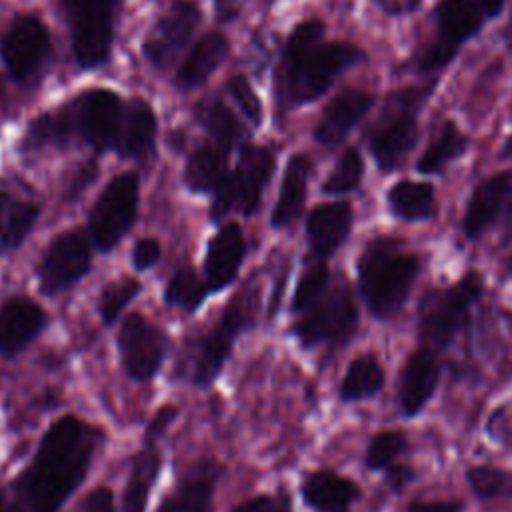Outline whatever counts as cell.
<instances>
[{"label": "cell", "instance_id": "30bf717a", "mask_svg": "<svg viewBox=\"0 0 512 512\" xmlns=\"http://www.w3.org/2000/svg\"><path fill=\"white\" fill-rule=\"evenodd\" d=\"M118 350L126 374L144 382L154 378V374L160 370L168 350V336L144 316L130 314L122 322Z\"/></svg>", "mask_w": 512, "mask_h": 512}, {"label": "cell", "instance_id": "5bb4252c", "mask_svg": "<svg viewBox=\"0 0 512 512\" xmlns=\"http://www.w3.org/2000/svg\"><path fill=\"white\" fill-rule=\"evenodd\" d=\"M200 22V10L194 2L176 0L168 12L152 26L144 40V56L156 68H166L184 48Z\"/></svg>", "mask_w": 512, "mask_h": 512}, {"label": "cell", "instance_id": "d6a6232c", "mask_svg": "<svg viewBox=\"0 0 512 512\" xmlns=\"http://www.w3.org/2000/svg\"><path fill=\"white\" fill-rule=\"evenodd\" d=\"M466 136L456 128V124L448 122L442 126L438 138L434 142H430V146L426 148V152L420 156L416 170L420 174H438L442 172V168L456 160L460 154H464L466 150Z\"/></svg>", "mask_w": 512, "mask_h": 512}, {"label": "cell", "instance_id": "7bdbcfd3", "mask_svg": "<svg viewBox=\"0 0 512 512\" xmlns=\"http://www.w3.org/2000/svg\"><path fill=\"white\" fill-rule=\"evenodd\" d=\"M456 50H458V48H454V46H450V44H446L444 40L438 38V40L422 54V58H420V68H422V70L440 68V66L448 64V60L454 56Z\"/></svg>", "mask_w": 512, "mask_h": 512}, {"label": "cell", "instance_id": "e0dca14e", "mask_svg": "<svg viewBox=\"0 0 512 512\" xmlns=\"http://www.w3.org/2000/svg\"><path fill=\"white\" fill-rule=\"evenodd\" d=\"M46 326L44 310L30 298L14 296L0 308V356H14Z\"/></svg>", "mask_w": 512, "mask_h": 512}, {"label": "cell", "instance_id": "9a60e30c", "mask_svg": "<svg viewBox=\"0 0 512 512\" xmlns=\"http://www.w3.org/2000/svg\"><path fill=\"white\" fill-rule=\"evenodd\" d=\"M414 98L402 96L396 116H392L370 138V150L380 170H394L418 140V124L414 120Z\"/></svg>", "mask_w": 512, "mask_h": 512}, {"label": "cell", "instance_id": "836d02e7", "mask_svg": "<svg viewBox=\"0 0 512 512\" xmlns=\"http://www.w3.org/2000/svg\"><path fill=\"white\" fill-rule=\"evenodd\" d=\"M208 292H210V288H208L206 280H202L196 274V270L182 266L168 280L166 290H164V300H166V304H170L174 308H180L184 312H194L202 306Z\"/></svg>", "mask_w": 512, "mask_h": 512}, {"label": "cell", "instance_id": "f1b7e54d", "mask_svg": "<svg viewBox=\"0 0 512 512\" xmlns=\"http://www.w3.org/2000/svg\"><path fill=\"white\" fill-rule=\"evenodd\" d=\"M162 466L160 454L148 446L146 450L138 452L130 470V478L124 490V512H144L150 496V488L158 478Z\"/></svg>", "mask_w": 512, "mask_h": 512}, {"label": "cell", "instance_id": "8992f818", "mask_svg": "<svg viewBox=\"0 0 512 512\" xmlns=\"http://www.w3.org/2000/svg\"><path fill=\"white\" fill-rule=\"evenodd\" d=\"M358 324V310L350 288L340 282L328 286L326 292L302 312V318L292 326L294 336L302 346L310 348L324 342H346Z\"/></svg>", "mask_w": 512, "mask_h": 512}, {"label": "cell", "instance_id": "681fc988", "mask_svg": "<svg viewBox=\"0 0 512 512\" xmlns=\"http://www.w3.org/2000/svg\"><path fill=\"white\" fill-rule=\"evenodd\" d=\"M388 14H408L418 8L420 0H374Z\"/></svg>", "mask_w": 512, "mask_h": 512}, {"label": "cell", "instance_id": "e575fe53", "mask_svg": "<svg viewBox=\"0 0 512 512\" xmlns=\"http://www.w3.org/2000/svg\"><path fill=\"white\" fill-rule=\"evenodd\" d=\"M198 120L204 124L208 134L212 136L214 144L222 150H228L234 146L242 136V126L236 120V116L218 100L202 102L196 108Z\"/></svg>", "mask_w": 512, "mask_h": 512}, {"label": "cell", "instance_id": "db71d44e", "mask_svg": "<svg viewBox=\"0 0 512 512\" xmlns=\"http://www.w3.org/2000/svg\"><path fill=\"white\" fill-rule=\"evenodd\" d=\"M508 268H510V272H512V258H510V264H508Z\"/></svg>", "mask_w": 512, "mask_h": 512}, {"label": "cell", "instance_id": "1f68e13d", "mask_svg": "<svg viewBox=\"0 0 512 512\" xmlns=\"http://www.w3.org/2000/svg\"><path fill=\"white\" fill-rule=\"evenodd\" d=\"M384 384V370L370 354L354 358L340 384V398L344 402H358L378 394Z\"/></svg>", "mask_w": 512, "mask_h": 512}, {"label": "cell", "instance_id": "4316f807", "mask_svg": "<svg viewBox=\"0 0 512 512\" xmlns=\"http://www.w3.org/2000/svg\"><path fill=\"white\" fill-rule=\"evenodd\" d=\"M38 218L34 204L0 192V254L16 250Z\"/></svg>", "mask_w": 512, "mask_h": 512}, {"label": "cell", "instance_id": "ba28073f", "mask_svg": "<svg viewBox=\"0 0 512 512\" xmlns=\"http://www.w3.org/2000/svg\"><path fill=\"white\" fill-rule=\"evenodd\" d=\"M118 0H64L72 26V48L82 68H96L110 56Z\"/></svg>", "mask_w": 512, "mask_h": 512}, {"label": "cell", "instance_id": "603a6c76", "mask_svg": "<svg viewBox=\"0 0 512 512\" xmlns=\"http://www.w3.org/2000/svg\"><path fill=\"white\" fill-rule=\"evenodd\" d=\"M358 496L360 488L356 482L330 470H318L302 482L304 502L320 512H342Z\"/></svg>", "mask_w": 512, "mask_h": 512}, {"label": "cell", "instance_id": "bcb514c9", "mask_svg": "<svg viewBox=\"0 0 512 512\" xmlns=\"http://www.w3.org/2000/svg\"><path fill=\"white\" fill-rule=\"evenodd\" d=\"M406 512H464V504L458 500H436V502H412Z\"/></svg>", "mask_w": 512, "mask_h": 512}, {"label": "cell", "instance_id": "277c9868", "mask_svg": "<svg viewBox=\"0 0 512 512\" xmlns=\"http://www.w3.org/2000/svg\"><path fill=\"white\" fill-rule=\"evenodd\" d=\"M482 292V278L474 272L454 286L430 294L420 308L418 338L430 350L448 348L468 322L470 310Z\"/></svg>", "mask_w": 512, "mask_h": 512}, {"label": "cell", "instance_id": "ee69618b", "mask_svg": "<svg viewBox=\"0 0 512 512\" xmlns=\"http://www.w3.org/2000/svg\"><path fill=\"white\" fill-rule=\"evenodd\" d=\"M78 512H114V496L110 488L98 486L94 488L80 504Z\"/></svg>", "mask_w": 512, "mask_h": 512}, {"label": "cell", "instance_id": "d6986e66", "mask_svg": "<svg viewBox=\"0 0 512 512\" xmlns=\"http://www.w3.org/2000/svg\"><path fill=\"white\" fill-rule=\"evenodd\" d=\"M352 208L348 202H326L316 206L306 220V236L316 258L332 256L348 238Z\"/></svg>", "mask_w": 512, "mask_h": 512}, {"label": "cell", "instance_id": "6da1fadb", "mask_svg": "<svg viewBox=\"0 0 512 512\" xmlns=\"http://www.w3.org/2000/svg\"><path fill=\"white\" fill-rule=\"evenodd\" d=\"M98 432L74 416L56 420L26 470L0 490V512H58L86 478Z\"/></svg>", "mask_w": 512, "mask_h": 512}, {"label": "cell", "instance_id": "60d3db41", "mask_svg": "<svg viewBox=\"0 0 512 512\" xmlns=\"http://www.w3.org/2000/svg\"><path fill=\"white\" fill-rule=\"evenodd\" d=\"M228 92L232 94L234 102L238 104V108L244 112V116L248 120H252L254 124H258L262 120V104H260L256 92L252 90V86L248 84V80L244 76L230 78Z\"/></svg>", "mask_w": 512, "mask_h": 512}, {"label": "cell", "instance_id": "9c48e42d", "mask_svg": "<svg viewBox=\"0 0 512 512\" xmlns=\"http://www.w3.org/2000/svg\"><path fill=\"white\" fill-rule=\"evenodd\" d=\"M92 246V240L80 230H66L56 236L38 266L42 294L54 296L74 286L90 270Z\"/></svg>", "mask_w": 512, "mask_h": 512}, {"label": "cell", "instance_id": "44dd1931", "mask_svg": "<svg viewBox=\"0 0 512 512\" xmlns=\"http://www.w3.org/2000/svg\"><path fill=\"white\" fill-rule=\"evenodd\" d=\"M510 186H512L510 172L494 174L476 186V190L468 200L464 220H462V230L468 238H478L496 220L510 192Z\"/></svg>", "mask_w": 512, "mask_h": 512}, {"label": "cell", "instance_id": "4dcf8cb0", "mask_svg": "<svg viewBox=\"0 0 512 512\" xmlns=\"http://www.w3.org/2000/svg\"><path fill=\"white\" fill-rule=\"evenodd\" d=\"M212 472L196 470L188 476L156 512H212Z\"/></svg>", "mask_w": 512, "mask_h": 512}, {"label": "cell", "instance_id": "8d00e7d4", "mask_svg": "<svg viewBox=\"0 0 512 512\" xmlns=\"http://www.w3.org/2000/svg\"><path fill=\"white\" fill-rule=\"evenodd\" d=\"M472 492L482 500L512 496V472L496 466H472L466 474Z\"/></svg>", "mask_w": 512, "mask_h": 512}, {"label": "cell", "instance_id": "52a82bcc", "mask_svg": "<svg viewBox=\"0 0 512 512\" xmlns=\"http://www.w3.org/2000/svg\"><path fill=\"white\" fill-rule=\"evenodd\" d=\"M274 158L266 148L246 146L240 152V160L232 174H226L224 182L214 192L212 218H222L230 210H238L250 216L258 204L260 196L272 176Z\"/></svg>", "mask_w": 512, "mask_h": 512}, {"label": "cell", "instance_id": "484cf974", "mask_svg": "<svg viewBox=\"0 0 512 512\" xmlns=\"http://www.w3.org/2000/svg\"><path fill=\"white\" fill-rule=\"evenodd\" d=\"M226 52H228L226 38L218 32H208L196 42V46L192 48L184 64L178 68L176 84L186 90L202 84L220 66Z\"/></svg>", "mask_w": 512, "mask_h": 512}, {"label": "cell", "instance_id": "f907efd6", "mask_svg": "<svg viewBox=\"0 0 512 512\" xmlns=\"http://www.w3.org/2000/svg\"><path fill=\"white\" fill-rule=\"evenodd\" d=\"M240 4H242V0H214L216 14H218L222 20L236 18V14H238V10H240Z\"/></svg>", "mask_w": 512, "mask_h": 512}, {"label": "cell", "instance_id": "7a4b0ae2", "mask_svg": "<svg viewBox=\"0 0 512 512\" xmlns=\"http://www.w3.org/2000/svg\"><path fill=\"white\" fill-rule=\"evenodd\" d=\"M324 24L306 20L298 24L284 48L280 92L288 104H306L322 96L334 78L362 60V52L344 42L320 44Z\"/></svg>", "mask_w": 512, "mask_h": 512}, {"label": "cell", "instance_id": "7dc6e473", "mask_svg": "<svg viewBox=\"0 0 512 512\" xmlns=\"http://www.w3.org/2000/svg\"><path fill=\"white\" fill-rule=\"evenodd\" d=\"M234 512H284V504L272 496H256L240 504Z\"/></svg>", "mask_w": 512, "mask_h": 512}, {"label": "cell", "instance_id": "4fadbf2b", "mask_svg": "<svg viewBox=\"0 0 512 512\" xmlns=\"http://www.w3.org/2000/svg\"><path fill=\"white\" fill-rule=\"evenodd\" d=\"M122 102L110 90L84 92L72 106L70 120L76 122L78 134L96 150L118 146L122 124Z\"/></svg>", "mask_w": 512, "mask_h": 512}, {"label": "cell", "instance_id": "ab89813d", "mask_svg": "<svg viewBox=\"0 0 512 512\" xmlns=\"http://www.w3.org/2000/svg\"><path fill=\"white\" fill-rule=\"evenodd\" d=\"M404 434L396 432V430H384V432H378L368 448H366V466L370 470H382V468H388L392 464V460L404 450Z\"/></svg>", "mask_w": 512, "mask_h": 512}, {"label": "cell", "instance_id": "ffe728a7", "mask_svg": "<svg viewBox=\"0 0 512 512\" xmlns=\"http://www.w3.org/2000/svg\"><path fill=\"white\" fill-rule=\"evenodd\" d=\"M372 102L374 98L362 90H346L332 98L316 126V140L324 146L340 144L370 110Z\"/></svg>", "mask_w": 512, "mask_h": 512}, {"label": "cell", "instance_id": "c3c4849f", "mask_svg": "<svg viewBox=\"0 0 512 512\" xmlns=\"http://www.w3.org/2000/svg\"><path fill=\"white\" fill-rule=\"evenodd\" d=\"M176 416V408L174 406H164L162 410H158V414L150 420V424H148V430H146V438L150 440V438H154L156 434H160L170 422H172V418Z\"/></svg>", "mask_w": 512, "mask_h": 512}, {"label": "cell", "instance_id": "11a10c76", "mask_svg": "<svg viewBox=\"0 0 512 512\" xmlns=\"http://www.w3.org/2000/svg\"><path fill=\"white\" fill-rule=\"evenodd\" d=\"M0 94H2V82H0Z\"/></svg>", "mask_w": 512, "mask_h": 512}, {"label": "cell", "instance_id": "f35d334b", "mask_svg": "<svg viewBox=\"0 0 512 512\" xmlns=\"http://www.w3.org/2000/svg\"><path fill=\"white\" fill-rule=\"evenodd\" d=\"M330 284V272H328V266L324 264V260H316L314 264H310L300 280H298V286L294 290V296H292V310L294 312H304L308 310L328 288Z\"/></svg>", "mask_w": 512, "mask_h": 512}, {"label": "cell", "instance_id": "ac0fdd59", "mask_svg": "<svg viewBox=\"0 0 512 512\" xmlns=\"http://www.w3.org/2000/svg\"><path fill=\"white\" fill-rule=\"evenodd\" d=\"M244 252V234L238 224H226L212 236L204 260V280L210 292L224 290L236 278Z\"/></svg>", "mask_w": 512, "mask_h": 512}, {"label": "cell", "instance_id": "d4e9b609", "mask_svg": "<svg viewBox=\"0 0 512 512\" xmlns=\"http://www.w3.org/2000/svg\"><path fill=\"white\" fill-rule=\"evenodd\" d=\"M308 176H310L308 158L302 154L292 156L284 170L280 194H278L276 206L272 210V226L274 228H284L300 216L304 200H306Z\"/></svg>", "mask_w": 512, "mask_h": 512}, {"label": "cell", "instance_id": "2e32d148", "mask_svg": "<svg viewBox=\"0 0 512 512\" xmlns=\"http://www.w3.org/2000/svg\"><path fill=\"white\" fill-rule=\"evenodd\" d=\"M440 378V364L434 350L422 346L410 354L404 364L398 384V410L412 418L422 412L426 402L434 396Z\"/></svg>", "mask_w": 512, "mask_h": 512}, {"label": "cell", "instance_id": "9f6ffc18", "mask_svg": "<svg viewBox=\"0 0 512 512\" xmlns=\"http://www.w3.org/2000/svg\"><path fill=\"white\" fill-rule=\"evenodd\" d=\"M342 512H346V510H342Z\"/></svg>", "mask_w": 512, "mask_h": 512}, {"label": "cell", "instance_id": "b9f144b4", "mask_svg": "<svg viewBox=\"0 0 512 512\" xmlns=\"http://www.w3.org/2000/svg\"><path fill=\"white\" fill-rule=\"evenodd\" d=\"M160 260V244L154 238H142L132 248V266L136 270H148Z\"/></svg>", "mask_w": 512, "mask_h": 512}, {"label": "cell", "instance_id": "7402d4cb", "mask_svg": "<svg viewBox=\"0 0 512 512\" xmlns=\"http://www.w3.org/2000/svg\"><path fill=\"white\" fill-rule=\"evenodd\" d=\"M156 118L144 100H130L122 114L116 150L124 156L144 160L154 152Z\"/></svg>", "mask_w": 512, "mask_h": 512}, {"label": "cell", "instance_id": "f546056e", "mask_svg": "<svg viewBox=\"0 0 512 512\" xmlns=\"http://www.w3.org/2000/svg\"><path fill=\"white\" fill-rule=\"evenodd\" d=\"M224 178L226 156L218 146H204L196 150L184 168V184L192 192H216Z\"/></svg>", "mask_w": 512, "mask_h": 512}, {"label": "cell", "instance_id": "816d5d0a", "mask_svg": "<svg viewBox=\"0 0 512 512\" xmlns=\"http://www.w3.org/2000/svg\"><path fill=\"white\" fill-rule=\"evenodd\" d=\"M476 2H478V6L482 8V12H484L486 18L496 16V14L502 10V6H504V0H476Z\"/></svg>", "mask_w": 512, "mask_h": 512}, {"label": "cell", "instance_id": "7c38bea8", "mask_svg": "<svg viewBox=\"0 0 512 512\" xmlns=\"http://www.w3.org/2000/svg\"><path fill=\"white\" fill-rule=\"evenodd\" d=\"M50 52V36L46 26L36 16H18L2 38L0 54L18 82L30 80L44 64Z\"/></svg>", "mask_w": 512, "mask_h": 512}, {"label": "cell", "instance_id": "d590c367", "mask_svg": "<svg viewBox=\"0 0 512 512\" xmlns=\"http://www.w3.org/2000/svg\"><path fill=\"white\" fill-rule=\"evenodd\" d=\"M142 284L136 278H116L112 280L108 286H104V290L100 292V300H98V312L100 318L106 326L114 324L116 318L120 316V312L140 294Z\"/></svg>", "mask_w": 512, "mask_h": 512}, {"label": "cell", "instance_id": "f5cc1de1", "mask_svg": "<svg viewBox=\"0 0 512 512\" xmlns=\"http://www.w3.org/2000/svg\"><path fill=\"white\" fill-rule=\"evenodd\" d=\"M502 156H510V158H512V136L506 140L504 150H502Z\"/></svg>", "mask_w": 512, "mask_h": 512}, {"label": "cell", "instance_id": "74e56055", "mask_svg": "<svg viewBox=\"0 0 512 512\" xmlns=\"http://www.w3.org/2000/svg\"><path fill=\"white\" fill-rule=\"evenodd\" d=\"M364 174V162L356 148H348L328 174L322 190L326 194H346L358 188Z\"/></svg>", "mask_w": 512, "mask_h": 512}, {"label": "cell", "instance_id": "cb8c5ba5", "mask_svg": "<svg viewBox=\"0 0 512 512\" xmlns=\"http://www.w3.org/2000/svg\"><path fill=\"white\" fill-rule=\"evenodd\" d=\"M434 16L440 40L454 48L472 38L486 18L476 0H442L436 6Z\"/></svg>", "mask_w": 512, "mask_h": 512}, {"label": "cell", "instance_id": "f6af8a7d", "mask_svg": "<svg viewBox=\"0 0 512 512\" xmlns=\"http://www.w3.org/2000/svg\"><path fill=\"white\" fill-rule=\"evenodd\" d=\"M412 480H414V470L410 466H406V464H396V466H388L386 468L384 484L392 492H402Z\"/></svg>", "mask_w": 512, "mask_h": 512}, {"label": "cell", "instance_id": "5b68a950", "mask_svg": "<svg viewBox=\"0 0 512 512\" xmlns=\"http://www.w3.org/2000/svg\"><path fill=\"white\" fill-rule=\"evenodd\" d=\"M140 182L134 172L114 176L90 210L88 232L100 252H110L130 230L138 210Z\"/></svg>", "mask_w": 512, "mask_h": 512}, {"label": "cell", "instance_id": "8fae6325", "mask_svg": "<svg viewBox=\"0 0 512 512\" xmlns=\"http://www.w3.org/2000/svg\"><path fill=\"white\" fill-rule=\"evenodd\" d=\"M246 326H248L246 312L240 308L238 302H232L224 310L218 324H214L210 332L200 336V340L194 344V350H192V368H190V378L196 386H210L218 378L232 350L234 340L242 330H246Z\"/></svg>", "mask_w": 512, "mask_h": 512}, {"label": "cell", "instance_id": "3957f363", "mask_svg": "<svg viewBox=\"0 0 512 512\" xmlns=\"http://www.w3.org/2000/svg\"><path fill=\"white\" fill-rule=\"evenodd\" d=\"M420 262L414 254L400 252L394 238H374L358 258V288L370 314L392 318L406 304Z\"/></svg>", "mask_w": 512, "mask_h": 512}, {"label": "cell", "instance_id": "83f0119b", "mask_svg": "<svg viewBox=\"0 0 512 512\" xmlns=\"http://www.w3.org/2000/svg\"><path fill=\"white\" fill-rule=\"evenodd\" d=\"M388 206L402 220H428L434 212V186L402 180L388 190Z\"/></svg>", "mask_w": 512, "mask_h": 512}]
</instances>
